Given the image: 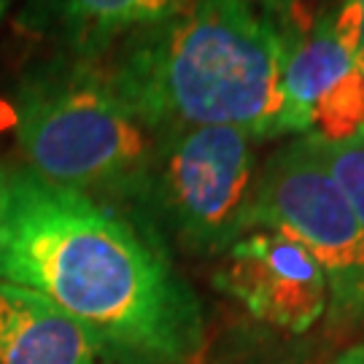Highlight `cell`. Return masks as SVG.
I'll list each match as a JSON object with an SVG mask.
<instances>
[{
  "instance_id": "cell-6",
  "label": "cell",
  "mask_w": 364,
  "mask_h": 364,
  "mask_svg": "<svg viewBox=\"0 0 364 364\" xmlns=\"http://www.w3.org/2000/svg\"><path fill=\"white\" fill-rule=\"evenodd\" d=\"M213 287L237 299L254 318L299 335L321 318L329 278L299 240L257 230L221 254Z\"/></svg>"
},
{
  "instance_id": "cell-17",
  "label": "cell",
  "mask_w": 364,
  "mask_h": 364,
  "mask_svg": "<svg viewBox=\"0 0 364 364\" xmlns=\"http://www.w3.org/2000/svg\"><path fill=\"white\" fill-rule=\"evenodd\" d=\"M14 0H0V25H3V19H6V14H9V9H11Z\"/></svg>"
},
{
  "instance_id": "cell-13",
  "label": "cell",
  "mask_w": 364,
  "mask_h": 364,
  "mask_svg": "<svg viewBox=\"0 0 364 364\" xmlns=\"http://www.w3.org/2000/svg\"><path fill=\"white\" fill-rule=\"evenodd\" d=\"M254 3L275 25L284 43L308 33L318 16V0H254Z\"/></svg>"
},
{
  "instance_id": "cell-4",
  "label": "cell",
  "mask_w": 364,
  "mask_h": 364,
  "mask_svg": "<svg viewBox=\"0 0 364 364\" xmlns=\"http://www.w3.org/2000/svg\"><path fill=\"white\" fill-rule=\"evenodd\" d=\"M259 144L237 127H181L159 135L138 205L183 251L221 257L248 235Z\"/></svg>"
},
{
  "instance_id": "cell-15",
  "label": "cell",
  "mask_w": 364,
  "mask_h": 364,
  "mask_svg": "<svg viewBox=\"0 0 364 364\" xmlns=\"http://www.w3.org/2000/svg\"><path fill=\"white\" fill-rule=\"evenodd\" d=\"M332 364H364V343H356L351 348L340 351Z\"/></svg>"
},
{
  "instance_id": "cell-10",
  "label": "cell",
  "mask_w": 364,
  "mask_h": 364,
  "mask_svg": "<svg viewBox=\"0 0 364 364\" xmlns=\"http://www.w3.org/2000/svg\"><path fill=\"white\" fill-rule=\"evenodd\" d=\"M364 130V70L353 68L318 100L311 114V130L321 141H351Z\"/></svg>"
},
{
  "instance_id": "cell-18",
  "label": "cell",
  "mask_w": 364,
  "mask_h": 364,
  "mask_svg": "<svg viewBox=\"0 0 364 364\" xmlns=\"http://www.w3.org/2000/svg\"><path fill=\"white\" fill-rule=\"evenodd\" d=\"M359 138H362V141H364V130H362V135H359Z\"/></svg>"
},
{
  "instance_id": "cell-14",
  "label": "cell",
  "mask_w": 364,
  "mask_h": 364,
  "mask_svg": "<svg viewBox=\"0 0 364 364\" xmlns=\"http://www.w3.org/2000/svg\"><path fill=\"white\" fill-rule=\"evenodd\" d=\"M340 308H346V311H351V313H356L359 318L364 321V278L356 284V289H353L351 294H348V299L340 305Z\"/></svg>"
},
{
  "instance_id": "cell-16",
  "label": "cell",
  "mask_w": 364,
  "mask_h": 364,
  "mask_svg": "<svg viewBox=\"0 0 364 364\" xmlns=\"http://www.w3.org/2000/svg\"><path fill=\"white\" fill-rule=\"evenodd\" d=\"M6 197H9V178L0 170V219H3V210H6Z\"/></svg>"
},
{
  "instance_id": "cell-3",
  "label": "cell",
  "mask_w": 364,
  "mask_h": 364,
  "mask_svg": "<svg viewBox=\"0 0 364 364\" xmlns=\"http://www.w3.org/2000/svg\"><path fill=\"white\" fill-rule=\"evenodd\" d=\"M14 130L30 173L95 200L138 203L159 144L100 60L60 52L19 78Z\"/></svg>"
},
{
  "instance_id": "cell-11",
  "label": "cell",
  "mask_w": 364,
  "mask_h": 364,
  "mask_svg": "<svg viewBox=\"0 0 364 364\" xmlns=\"http://www.w3.org/2000/svg\"><path fill=\"white\" fill-rule=\"evenodd\" d=\"M311 141L364 230V141L351 138V141L332 144V141H321L316 135H311Z\"/></svg>"
},
{
  "instance_id": "cell-8",
  "label": "cell",
  "mask_w": 364,
  "mask_h": 364,
  "mask_svg": "<svg viewBox=\"0 0 364 364\" xmlns=\"http://www.w3.org/2000/svg\"><path fill=\"white\" fill-rule=\"evenodd\" d=\"M0 364H111V359L54 302L0 281Z\"/></svg>"
},
{
  "instance_id": "cell-12",
  "label": "cell",
  "mask_w": 364,
  "mask_h": 364,
  "mask_svg": "<svg viewBox=\"0 0 364 364\" xmlns=\"http://www.w3.org/2000/svg\"><path fill=\"white\" fill-rule=\"evenodd\" d=\"M318 16L364 70V0H318Z\"/></svg>"
},
{
  "instance_id": "cell-9",
  "label": "cell",
  "mask_w": 364,
  "mask_h": 364,
  "mask_svg": "<svg viewBox=\"0 0 364 364\" xmlns=\"http://www.w3.org/2000/svg\"><path fill=\"white\" fill-rule=\"evenodd\" d=\"M284 46L281 92L287 130L289 135H308L313 108L340 78L351 73L356 63L321 16H316L308 33L287 41Z\"/></svg>"
},
{
  "instance_id": "cell-5",
  "label": "cell",
  "mask_w": 364,
  "mask_h": 364,
  "mask_svg": "<svg viewBox=\"0 0 364 364\" xmlns=\"http://www.w3.org/2000/svg\"><path fill=\"white\" fill-rule=\"evenodd\" d=\"M270 230L299 240L321 262L338 308L364 278V230L329 176L311 135L281 144L259 168L248 232Z\"/></svg>"
},
{
  "instance_id": "cell-2",
  "label": "cell",
  "mask_w": 364,
  "mask_h": 364,
  "mask_svg": "<svg viewBox=\"0 0 364 364\" xmlns=\"http://www.w3.org/2000/svg\"><path fill=\"white\" fill-rule=\"evenodd\" d=\"M284 38L254 0H189L168 22L103 57L105 73L146 124L237 127L257 141L289 135Z\"/></svg>"
},
{
  "instance_id": "cell-7",
  "label": "cell",
  "mask_w": 364,
  "mask_h": 364,
  "mask_svg": "<svg viewBox=\"0 0 364 364\" xmlns=\"http://www.w3.org/2000/svg\"><path fill=\"white\" fill-rule=\"evenodd\" d=\"M189 0H27L19 27L60 54L103 60L132 36L168 22Z\"/></svg>"
},
{
  "instance_id": "cell-1",
  "label": "cell",
  "mask_w": 364,
  "mask_h": 364,
  "mask_svg": "<svg viewBox=\"0 0 364 364\" xmlns=\"http://www.w3.org/2000/svg\"><path fill=\"white\" fill-rule=\"evenodd\" d=\"M0 281L76 318L111 364H192L205 340L195 291L151 235L105 200L30 170L9 178Z\"/></svg>"
}]
</instances>
